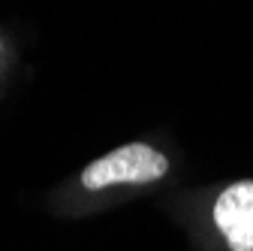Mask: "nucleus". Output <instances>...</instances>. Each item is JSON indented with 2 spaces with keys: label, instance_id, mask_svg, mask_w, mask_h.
I'll list each match as a JSON object with an SVG mask.
<instances>
[{
  "label": "nucleus",
  "instance_id": "nucleus-1",
  "mask_svg": "<svg viewBox=\"0 0 253 251\" xmlns=\"http://www.w3.org/2000/svg\"><path fill=\"white\" fill-rule=\"evenodd\" d=\"M169 173V158L145 142H130L109 151L106 158H97L84 173L82 185L87 191H100L109 185H148Z\"/></svg>",
  "mask_w": 253,
  "mask_h": 251
},
{
  "label": "nucleus",
  "instance_id": "nucleus-2",
  "mask_svg": "<svg viewBox=\"0 0 253 251\" xmlns=\"http://www.w3.org/2000/svg\"><path fill=\"white\" fill-rule=\"evenodd\" d=\"M214 224L232 251H253V182L229 185L214 203Z\"/></svg>",
  "mask_w": 253,
  "mask_h": 251
}]
</instances>
